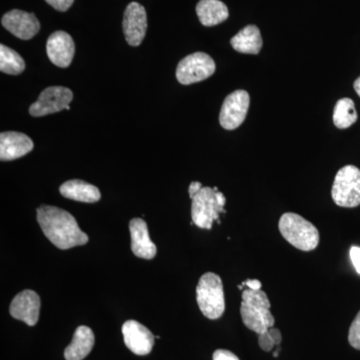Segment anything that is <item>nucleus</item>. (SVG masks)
I'll return each instance as SVG.
<instances>
[{"mask_svg": "<svg viewBox=\"0 0 360 360\" xmlns=\"http://www.w3.org/2000/svg\"><path fill=\"white\" fill-rule=\"evenodd\" d=\"M350 259H352L357 274H360V248L352 246L350 248Z\"/></svg>", "mask_w": 360, "mask_h": 360, "instance_id": "obj_27", "label": "nucleus"}, {"mask_svg": "<svg viewBox=\"0 0 360 360\" xmlns=\"http://www.w3.org/2000/svg\"><path fill=\"white\" fill-rule=\"evenodd\" d=\"M213 360H239L236 354H232L229 350L217 349L213 354Z\"/></svg>", "mask_w": 360, "mask_h": 360, "instance_id": "obj_26", "label": "nucleus"}, {"mask_svg": "<svg viewBox=\"0 0 360 360\" xmlns=\"http://www.w3.org/2000/svg\"><path fill=\"white\" fill-rule=\"evenodd\" d=\"M214 71V60L205 52H195L180 60L176 68V78L180 84L189 85L207 79Z\"/></svg>", "mask_w": 360, "mask_h": 360, "instance_id": "obj_7", "label": "nucleus"}, {"mask_svg": "<svg viewBox=\"0 0 360 360\" xmlns=\"http://www.w3.org/2000/svg\"><path fill=\"white\" fill-rule=\"evenodd\" d=\"M241 285L245 286V288H250V290H262V284L258 279H248V281H243Z\"/></svg>", "mask_w": 360, "mask_h": 360, "instance_id": "obj_28", "label": "nucleus"}, {"mask_svg": "<svg viewBox=\"0 0 360 360\" xmlns=\"http://www.w3.org/2000/svg\"><path fill=\"white\" fill-rule=\"evenodd\" d=\"M196 300L200 311L212 321L219 319L225 310L224 284L213 272H206L196 286Z\"/></svg>", "mask_w": 360, "mask_h": 360, "instance_id": "obj_5", "label": "nucleus"}, {"mask_svg": "<svg viewBox=\"0 0 360 360\" xmlns=\"http://www.w3.org/2000/svg\"><path fill=\"white\" fill-rule=\"evenodd\" d=\"M234 51L246 54H258L262 51V37L257 26L248 25L231 40Z\"/></svg>", "mask_w": 360, "mask_h": 360, "instance_id": "obj_19", "label": "nucleus"}, {"mask_svg": "<svg viewBox=\"0 0 360 360\" xmlns=\"http://www.w3.org/2000/svg\"><path fill=\"white\" fill-rule=\"evenodd\" d=\"M131 236V250L135 257L153 259L158 253V248L151 241L148 224L141 219H134L129 224Z\"/></svg>", "mask_w": 360, "mask_h": 360, "instance_id": "obj_16", "label": "nucleus"}, {"mask_svg": "<svg viewBox=\"0 0 360 360\" xmlns=\"http://www.w3.org/2000/svg\"><path fill=\"white\" fill-rule=\"evenodd\" d=\"M46 52L53 65L61 68H68L75 52L72 37L65 32L52 33L47 39Z\"/></svg>", "mask_w": 360, "mask_h": 360, "instance_id": "obj_14", "label": "nucleus"}, {"mask_svg": "<svg viewBox=\"0 0 360 360\" xmlns=\"http://www.w3.org/2000/svg\"><path fill=\"white\" fill-rule=\"evenodd\" d=\"M33 141L25 134L15 131L2 132L0 134V160H18L32 150Z\"/></svg>", "mask_w": 360, "mask_h": 360, "instance_id": "obj_15", "label": "nucleus"}, {"mask_svg": "<svg viewBox=\"0 0 360 360\" xmlns=\"http://www.w3.org/2000/svg\"><path fill=\"white\" fill-rule=\"evenodd\" d=\"M94 345V335L87 326H79L75 330L72 341L65 348L66 360H82L91 352Z\"/></svg>", "mask_w": 360, "mask_h": 360, "instance_id": "obj_18", "label": "nucleus"}, {"mask_svg": "<svg viewBox=\"0 0 360 360\" xmlns=\"http://www.w3.org/2000/svg\"><path fill=\"white\" fill-rule=\"evenodd\" d=\"M258 345H259L262 350L266 352H271L274 347H276V341H274L271 335H270L269 329L258 336Z\"/></svg>", "mask_w": 360, "mask_h": 360, "instance_id": "obj_24", "label": "nucleus"}, {"mask_svg": "<svg viewBox=\"0 0 360 360\" xmlns=\"http://www.w3.org/2000/svg\"><path fill=\"white\" fill-rule=\"evenodd\" d=\"M196 13L201 25L214 26L229 18V8L220 0H200L196 6Z\"/></svg>", "mask_w": 360, "mask_h": 360, "instance_id": "obj_20", "label": "nucleus"}, {"mask_svg": "<svg viewBox=\"0 0 360 360\" xmlns=\"http://www.w3.org/2000/svg\"><path fill=\"white\" fill-rule=\"evenodd\" d=\"M191 200V219L200 229H212L213 222L219 220L220 213L225 212L226 200L217 187H202Z\"/></svg>", "mask_w": 360, "mask_h": 360, "instance_id": "obj_4", "label": "nucleus"}, {"mask_svg": "<svg viewBox=\"0 0 360 360\" xmlns=\"http://www.w3.org/2000/svg\"><path fill=\"white\" fill-rule=\"evenodd\" d=\"M25 70V63L18 52L6 45H0V70L7 75H18Z\"/></svg>", "mask_w": 360, "mask_h": 360, "instance_id": "obj_22", "label": "nucleus"}, {"mask_svg": "<svg viewBox=\"0 0 360 360\" xmlns=\"http://www.w3.org/2000/svg\"><path fill=\"white\" fill-rule=\"evenodd\" d=\"M348 341L352 347L360 350V311L350 326Z\"/></svg>", "mask_w": 360, "mask_h": 360, "instance_id": "obj_23", "label": "nucleus"}, {"mask_svg": "<svg viewBox=\"0 0 360 360\" xmlns=\"http://www.w3.org/2000/svg\"><path fill=\"white\" fill-rule=\"evenodd\" d=\"M1 23L14 37L22 40L32 39L40 30L39 21L37 16L20 9H13L4 14Z\"/></svg>", "mask_w": 360, "mask_h": 360, "instance_id": "obj_11", "label": "nucleus"}, {"mask_svg": "<svg viewBox=\"0 0 360 360\" xmlns=\"http://www.w3.org/2000/svg\"><path fill=\"white\" fill-rule=\"evenodd\" d=\"M250 103V94L245 90H236L227 96L220 110V125L227 130L236 129L240 127L248 115Z\"/></svg>", "mask_w": 360, "mask_h": 360, "instance_id": "obj_9", "label": "nucleus"}, {"mask_svg": "<svg viewBox=\"0 0 360 360\" xmlns=\"http://www.w3.org/2000/svg\"><path fill=\"white\" fill-rule=\"evenodd\" d=\"M357 117L359 115L352 99L341 98L336 103L333 111V122L338 129H348L356 122Z\"/></svg>", "mask_w": 360, "mask_h": 360, "instance_id": "obj_21", "label": "nucleus"}, {"mask_svg": "<svg viewBox=\"0 0 360 360\" xmlns=\"http://www.w3.org/2000/svg\"><path fill=\"white\" fill-rule=\"evenodd\" d=\"M37 221L44 236L60 250H70L89 243V236L79 229L75 217L56 206H39Z\"/></svg>", "mask_w": 360, "mask_h": 360, "instance_id": "obj_1", "label": "nucleus"}, {"mask_svg": "<svg viewBox=\"0 0 360 360\" xmlns=\"http://www.w3.org/2000/svg\"><path fill=\"white\" fill-rule=\"evenodd\" d=\"M354 86L355 91H356V94H359L360 97V77L355 80Z\"/></svg>", "mask_w": 360, "mask_h": 360, "instance_id": "obj_30", "label": "nucleus"}, {"mask_svg": "<svg viewBox=\"0 0 360 360\" xmlns=\"http://www.w3.org/2000/svg\"><path fill=\"white\" fill-rule=\"evenodd\" d=\"M270 302L264 290H243L240 314L243 324L258 335L274 328V315L270 312Z\"/></svg>", "mask_w": 360, "mask_h": 360, "instance_id": "obj_2", "label": "nucleus"}, {"mask_svg": "<svg viewBox=\"0 0 360 360\" xmlns=\"http://www.w3.org/2000/svg\"><path fill=\"white\" fill-rule=\"evenodd\" d=\"M72 98V91L66 87H47L40 94L39 99L32 104L30 113L35 117H40L63 110H70V103Z\"/></svg>", "mask_w": 360, "mask_h": 360, "instance_id": "obj_8", "label": "nucleus"}, {"mask_svg": "<svg viewBox=\"0 0 360 360\" xmlns=\"http://www.w3.org/2000/svg\"><path fill=\"white\" fill-rule=\"evenodd\" d=\"M40 298L35 291L26 290L21 291L14 297L11 304V316L18 321L33 326L39 319Z\"/></svg>", "mask_w": 360, "mask_h": 360, "instance_id": "obj_13", "label": "nucleus"}, {"mask_svg": "<svg viewBox=\"0 0 360 360\" xmlns=\"http://www.w3.org/2000/svg\"><path fill=\"white\" fill-rule=\"evenodd\" d=\"M201 188H202V184H201L200 182H191V186H189L188 188V193L189 196H191V198H193V196L195 195V194L198 193Z\"/></svg>", "mask_w": 360, "mask_h": 360, "instance_id": "obj_29", "label": "nucleus"}, {"mask_svg": "<svg viewBox=\"0 0 360 360\" xmlns=\"http://www.w3.org/2000/svg\"><path fill=\"white\" fill-rule=\"evenodd\" d=\"M122 26L127 44L131 46L141 45L148 30L146 8L137 2L129 4L123 15Z\"/></svg>", "mask_w": 360, "mask_h": 360, "instance_id": "obj_10", "label": "nucleus"}, {"mask_svg": "<svg viewBox=\"0 0 360 360\" xmlns=\"http://www.w3.org/2000/svg\"><path fill=\"white\" fill-rule=\"evenodd\" d=\"M125 345L136 355L150 354L155 345V335L148 328L136 321H127L122 326Z\"/></svg>", "mask_w": 360, "mask_h": 360, "instance_id": "obj_12", "label": "nucleus"}, {"mask_svg": "<svg viewBox=\"0 0 360 360\" xmlns=\"http://www.w3.org/2000/svg\"><path fill=\"white\" fill-rule=\"evenodd\" d=\"M59 191L68 200L80 202H97L101 198V191L96 186L79 179L68 180L60 186Z\"/></svg>", "mask_w": 360, "mask_h": 360, "instance_id": "obj_17", "label": "nucleus"}, {"mask_svg": "<svg viewBox=\"0 0 360 360\" xmlns=\"http://www.w3.org/2000/svg\"><path fill=\"white\" fill-rule=\"evenodd\" d=\"M45 1L56 11L63 13L70 8L75 0H45Z\"/></svg>", "mask_w": 360, "mask_h": 360, "instance_id": "obj_25", "label": "nucleus"}, {"mask_svg": "<svg viewBox=\"0 0 360 360\" xmlns=\"http://www.w3.org/2000/svg\"><path fill=\"white\" fill-rule=\"evenodd\" d=\"M331 196L335 205L352 208L360 205V169L345 165L338 170L333 181Z\"/></svg>", "mask_w": 360, "mask_h": 360, "instance_id": "obj_6", "label": "nucleus"}, {"mask_svg": "<svg viewBox=\"0 0 360 360\" xmlns=\"http://www.w3.org/2000/svg\"><path fill=\"white\" fill-rule=\"evenodd\" d=\"M281 236L291 245L302 251H312L319 245V231L302 215L286 212L278 222Z\"/></svg>", "mask_w": 360, "mask_h": 360, "instance_id": "obj_3", "label": "nucleus"}]
</instances>
